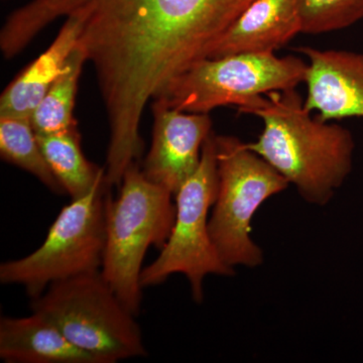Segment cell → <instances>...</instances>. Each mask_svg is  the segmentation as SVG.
<instances>
[{"mask_svg":"<svg viewBox=\"0 0 363 363\" xmlns=\"http://www.w3.org/2000/svg\"><path fill=\"white\" fill-rule=\"evenodd\" d=\"M307 58L308 111L323 121L363 118V52L298 49Z\"/></svg>","mask_w":363,"mask_h":363,"instance_id":"10","label":"cell"},{"mask_svg":"<svg viewBox=\"0 0 363 363\" xmlns=\"http://www.w3.org/2000/svg\"><path fill=\"white\" fill-rule=\"evenodd\" d=\"M302 33L335 32L363 20V0H298Z\"/></svg>","mask_w":363,"mask_h":363,"instance_id":"17","label":"cell"},{"mask_svg":"<svg viewBox=\"0 0 363 363\" xmlns=\"http://www.w3.org/2000/svg\"><path fill=\"white\" fill-rule=\"evenodd\" d=\"M0 155L25 169L56 194H66L45 161L30 117L0 116Z\"/></svg>","mask_w":363,"mask_h":363,"instance_id":"16","label":"cell"},{"mask_svg":"<svg viewBox=\"0 0 363 363\" xmlns=\"http://www.w3.org/2000/svg\"><path fill=\"white\" fill-rule=\"evenodd\" d=\"M86 61L79 48L72 52L65 72L35 107L30 123L37 135H52L77 128L73 111L78 80Z\"/></svg>","mask_w":363,"mask_h":363,"instance_id":"15","label":"cell"},{"mask_svg":"<svg viewBox=\"0 0 363 363\" xmlns=\"http://www.w3.org/2000/svg\"><path fill=\"white\" fill-rule=\"evenodd\" d=\"M37 138L45 161L71 200L87 194L105 176V169L91 164L83 155L77 128Z\"/></svg>","mask_w":363,"mask_h":363,"instance_id":"14","label":"cell"},{"mask_svg":"<svg viewBox=\"0 0 363 363\" xmlns=\"http://www.w3.org/2000/svg\"><path fill=\"white\" fill-rule=\"evenodd\" d=\"M80 26L74 18L65 23L51 45L7 86L0 98V116L30 117L40 100L65 72L77 47Z\"/></svg>","mask_w":363,"mask_h":363,"instance_id":"13","label":"cell"},{"mask_svg":"<svg viewBox=\"0 0 363 363\" xmlns=\"http://www.w3.org/2000/svg\"><path fill=\"white\" fill-rule=\"evenodd\" d=\"M30 310L52 322L74 345L99 363L147 357L142 330L101 272L52 284Z\"/></svg>","mask_w":363,"mask_h":363,"instance_id":"4","label":"cell"},{"mask_svg":"<svg viewBox=\"0 0 363 363\" xmlns=\"http://www.w3.org/2000/svg\"><path fill=\"white\" fill-rule=\"evenodd\" d=\"M253 0H30L0 32L13 58L58 18L80 26L77 48L96 72L109 124L106 173L123 178L143 149L140 135L150 99L215 45Z\"/></svg>","mask_w":363,"mask_h":363,"instance_id":"1","label":"cell"},{"mask_svg":"<svg viewBox=\"0 0 363 363\" xmlns=\"http://www.w3.org/2000/svg\"><path fill=\"white\" fill-rule=\"evenodd\" d=\"M152 111V142L142 169L150 181L175 195L199 166L212 121L208 113L169 108L155 100Z\"/></svg>","mask_w":363,"mask_h":363,"instance_id":"9","label":"cell"},{"mask_svg":"<svg viewBox=\"0 0 363 363\" xmlns=\"http://www.w3.org/2000/svg\"><path fill=\"white\" fill-rule=\"evenodd\" d=\"M104 178L61 210L39 248L1 264L2 284L23 286L28 296L35 298L52 284L101 269L108 189Z\"/></svg>","mask_w":363,"mask_h":363,"instance_id":"8","label":"cell"},{"mask_svg":"<svg viewBox=\"0 0 363 363\" xmlns=\"http://www.w3.org/2000/svg\"><path fill=\"white\" fill-rule=\"evenodd\" d=\"M0 358L6 363H99L37 313L1 318Z\"/></svg>","mask_w":363,"mask_h":363,"instance_id":"12","label":"cell"},{"mask_svg":"<svg viewBox=\"0 0 363 363\" xmlns=\"http://www.w3.org/2000/svg\"><path fill=\"white\" fill-rule=\"evenodd\" d=\"M302 33L298 0H253L229 26L209 58L274 52Z\"/></svg>","mask_w":363,"mask_h":363,"instance_id":"11","label":"cell"},{"mask_svg":"<svg viewBox=\"0 0 363 363\" xmlns=\"http://www.w3.org/2000/svg\"><path fill=\"white\" fill-rule=\"evenodd\" d=\"M116 199L106 197L105 250L101 272L119 300L135 316L140 312V274L150 247L160 250L176 218L173 193L150 181L138 162L126 169Z\"/></svg>","mask_w":363,"mask_h":363,"instance_id":"3","label":"cell"},{"mask_svg":"<svg viewBox=\"0 0 363 363\" xmlns=\"http://www.w3.org/2000/svg\"><path fill=\"white\" fill-rule=\"evenodd\" d=\"M308 62L274 52H240L196 62L155 98L169 108L209 113L227 105L238 109L272 91L295 89L305 82Z\"/></svg>","mask_w":363,"mask_h":363,"instance_id":"6","label":"cell"},{"mask_svg":"<svg viewBox=\"0 0 363 363\" xmlns=\"http://www.w3.org/2000/svg\"><path fill=\"white\" fill-rule=\"evenodd\" d=\"M216 152L219 187L210 235L227 266L253 269L264 262V252L250 236L253 215L290 183L235 136L216 135Z\"/></svg>","mask_w":363,"mask_h":363,"instance_id":"5","label":"cell"},{"mask_svg":"<svg viewBox=\"0 0 363 363\" xmlns=\"http://www.w3.org/2000/svg\"><path fill=\"white\" fill-rule=\"evenodd\" d=\"M262 119V133L247 147L262 157L303 199L324 206L352 168L354 140L347 128L313 118L295 89L272 91L238 109Z\"/></svg>","mask_w":363,"mask_h":363,"instance_id":"2","label":"cell"},{"mask_svg":"<svg viewBox=\"0 0 363 363\" xmlns=\"http://www.w3.org/2000/svg\"><path fill=\"white\" fill-rule=\"evenodd\" d=\"M218 187L216 135L212 130L203 145L199 166L174 195L175 223L159 257L143 267V289L161 285L172 274H184L193 298L200 304L207 276H233L234 269L221 259L210 235L209 212L216 201Z\"/></svg>","mask_w":363,"mask_h":363,"instance_id":"7","label":"cell"}]
</instances>
